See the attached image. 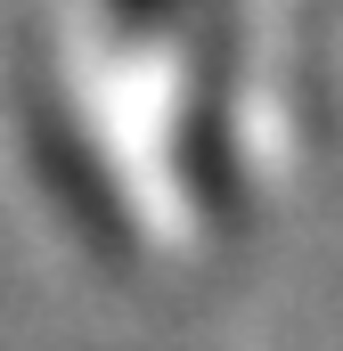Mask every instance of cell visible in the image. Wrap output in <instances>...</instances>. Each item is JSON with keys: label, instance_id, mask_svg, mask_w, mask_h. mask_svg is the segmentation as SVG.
<instances>
[{"label": "cell", "instance_id": "6da1fadb", "mask_svg": "<svg viewBox=\"0 0 343 351\" xmlns=\"http://www.w3.org/2000/svg\"><path fill=\"white\" fill-rule=\"evenodd\" d=\"M106 8H123V25H164L172 8H188V0H106Z\"/></svg>", "mask_w": 343, "mask_h": 351}]
</instances>
